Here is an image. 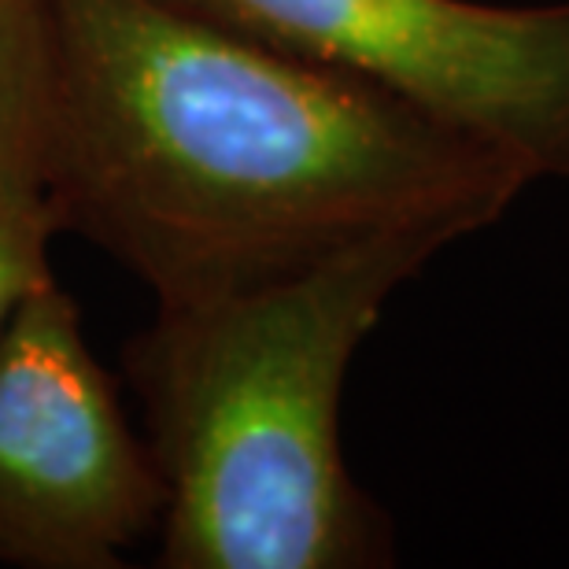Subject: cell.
I'll return each instance as SVG.
<instances>
[{
	"instance_id": "5b68a950",
	"label": "cell",
	"mask_w": 569,
	"mask_h": 569,
	"mask_svg": "<svg viewBox=\"0 0 569 569\" xmlns=\"http://www.w3.org/2000/svg\"><path fill=\"white\" fill-rule=\"evenodd\" d=\"M49 89L44 0H0V214L44 200Z\"/></svg>"
},
{
	"instance_id": "8992f818",
	"label": "cell",
	"mask_w": 569,
	"mask_h": 569,
	"mask_svg": "<svg viewBox=\"0 0 569 569\" xmlns=\"http://www.w3.org/2000/svg\"><path fill=\"white\" fill-rule=\"evenodd\" d=\"M56 233L63 230L49 200L0 214V326L33 284L52 278L49 248Z\"/></svg>"
},
{
	"instance_id": "7a4b0ae2",
	"label": "cell",
	"mask_w": 569,
	"mask_h": 569,
	"mask_svg": "<svg viewBox=\"0 0 569 569\" xmlns=\"http://www.w3.org/2000/svg\"><path fill=\"white\" fill-rule=\"evenodd\" d=\"M448 230H389L192 303L130 340L148 451L163 477V569H378L392 518L348 470L340 400L385 307Z\"/></svg>"
},
{
	"instance_id": "6da1fadb",
	"label": "cell",
	"mask_w": 569,
	"mask_h": 569,
	"mask_svg": "<svg viewBox=\"0 0 569 569\" xmlns=\"http://www.w3.org/2000/svg\"><path fill=\"white\" fill-rule=\"evenodd\" d=\"M44 200L192 303L389 230L496 226L532 186L515 159L407 100L170 0H44Z\"/></svg>"
},
{
	"instance_id": "277c9868",
	"label": "cell",
	"mask_w": 569,
	"mask_h": 569,
	"mask_svg": "<svg viewBox=\"0 0 569 569\" xmlns=\"http://www.w3.org/2000/svg\"><path fill=\"white\" fill-rule=\"evenodd\" d=\"M163 503L74 296L44 278L0 326V566L119 569Z\"/></svg>"
},
{
	"instance_id": "3957f363",
	"label": "cell",
	"mask_w": 569,
	"mask_h": 569,
	"mask_svg": "<svg viewBox=\"0 0 569 569\" xmlns=\"http://www.w3.org/2000/svg\"><path fill=\"white\" fill-rule=\"evenodd\" d=\"M569 181V0H170Z\"/></svg>"
}]
</instances>
